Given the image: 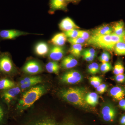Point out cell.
I'll return each instance as SVG.
<instances>
[{
    "mask_svg": "<svg viewBox=\"0 0 125 125\" xmlns=\"http://www.w3.org/2000/svg\"><path fill=\"white\" fill-rule=\"evenodd\" d=\"M119 125H125V113L122 114L118 120Z\"/></svg>",
    "mask_w": 125,
    "mask_h": 125,
    "instance_id": "40",
    "label": "cell"
},
{
    "mask_svg": "<svg viewBox=\"0 0 125 125\" xmlns=\"http://www.w3.org/2000/svg\"><path fill=\"white\" fill-rule=\"evenodd\" d=\"M17 69L8 52H0V77H10L15 75Z\"/></svg>",
    "mask_w": 125,
    "mask_h": 125,
    "instance_id": "4",
    "label": "cell"
},
{
    "mask_svg": "<svg viewBox=\"0 0 125 125\" xmlns=\"http://www.w3.org/2000/svg\"><path fill=\"white\" fill-rule=\"evenodd\" d=\"M21 92L20 86L18 84L16 85L9 89L1 91L0 99L7 105L9 109L12 102Z\"/></svg>",
    "mask_w": 125,
    "mask_h": 125,
    "instance_id": "7",
    "label": "cell"
},
{
    "mask_svg": "<svg viewBox=\"0 0 125 125\" xmlns=\"http://www.w3.org/2000/svg\"><path fill=\"white\" fill-rule=\"evenodd\" d=\"M109 94L115 101H120L125 97V87L120 85L114 86L109 90Z\"/></svg>",
    "mask_w": 125,
    "mask_h": 125,
    "instance_id": "13",
    "label": "cell"
},
{
    "mask_svg": "<svg viewBox=\"0 0 125 125\" xmlns=\"http://www.w3.org/2000/svg\"><path fill=\"white\" fill-rule=\"evenodd\" d=\"M78 63L76 58L71 54L62 58L61 65L64 69H70L76 66Z\"/></svg>",
    "mask_w": 125,
    "mask_h": 125,
    "instance_id": "16",
    "label": "cell"
},
{
    "mask_svg": "<svg viewBox=\"0 0 125 125\" xmlns=\"http://www.w3.org/2000/svg\"><path fill=\"white\" fill-rule=\"evenodd\" d=\"M99 60L102 63L109 62L111 59V55L107 51H105L99 57Z\"/></svg>",
    "mask_w": 125,
    "mask_h": 125,
    "instance_id": "30",
    "label": "cell"
},
{
    "mask_svg": "<svg viewBox=\"0 0 125 125\" xmlns=\"http://www.w3.org/2000/svg\"><path fill=\"white\" fill-rule=\"evenodd\" d=\"M45 69L48 73L58 75L60 72V66L57 62L52 61L47 63L45 65Z\"/></svg>",
    "mask_w": 125,
    "mask_h": 125,
    "instance_id": "24",
    "label": "cell"
},
{
    "mask_svg": "<svg viewBox=\"0 0 125 125\" xmlns=\"http://www.w3.org/2000/svg\"><path fill=\"white\" fill-rule=\"evenodd\" d=\"M123 41L125 42V34L123 36Z\"/></svg>",
    "mask_w": 125,
    "mask_h": 125,
    "instance_id": "43",
    "label": "cell"
},
{
    "mask_svg": "<svg viewBox=\"0 0 125 125\" xmlns=\"http://www.w3.org/2000/svg\"><path fill=\"white\" fill-rule=\"evenodd\" d=\"M65 54V50L63 47L54 46L49 49L48 55L50 60L57 62L63 58Z\"/></svg>",
    "mask_w": 125,
    "mask_h": 125,
    "instance_id": "12",
    "label": "cell"
},
{
    "mask_svg": "<svg viewBox=\"0 0 125 125\" xmlns=\"http://www.w3.org/2000/svg\"><path fill=\"white\" fill-rule=\"evenodd\" d=\"M96 89L98 93L100 94H103L107 90V86L105 84L102 83Z\"/></svg>",
    "mask_w": 125,
    "mask_h": 125,
    "instance_id": "35",
    "label": "cell"
},
{
    "mask_svg": "<svg viewBox=\"0 0 125 125\" xmlns=\"http://www.w3.org/2000/svg\"><path fill=\"white\" fill-rule=\"evenodd\" d=\"M83 79L82 74L75 70H71L66 72L60 78L62 83L69 84L78 83L81 82Z\"/></svg>",
    "mask_w": 125,
    "mask_h": 125,
    "instance_id": "8",
    "label": "cell"
},
{
    "mask_svg": "<svg viewBox=\"0 0 125 125\" xmlns=\"http://www.w3.org/2000/svg\"><path fill=\"white\" fill-rule=\"evenodd\" d=\"M90 32L92 35H104L111 34L113 33L112 25H103L92 30Z\"/></svg>",
    "mask_w": 125,
    "mask_h": 125,
    "instance_id": "17",
    "label": "cell"
},
{
    "mask_svg": "<svg viewBox=\"0 0 125 125\" xmlns=\"http://www.w3.org/2000/svg\"><path fill=\"white\" fill-rule=\"evenodd\" d=\"M68 42L71 45L75 44H83L86 42V40L83 39L80 37H76L73 38H68L67 39Z\"/></svg>",
    "mask_w": 125,
    "mask_h": 125,
    "instance_id": "31",
    "label": "cell"
},
{
    "mask_svg": "<svg viewBox=\"0 0 125 125\" xmlns=\"http://www.w3.org/2000/svg\"><path fill=\"white\" fill-rule=\"evenodd\" d=\"M88 72L89 73L92 74L94 75V72L93 69V66L92 64H90L89 65L87 69Z\"/></svg>",
    "mask_w": 125,
    "mask_h": 125,
    "instance_id": "41",
    "label": "cell"
},
{
    "mask_svg": "<svg viewBox=\"0 0 125 125\" xmlns=\"http://www.w3.org/2000/svg\"><path fill=\"white\" fill-rule=\"evenodd\" d=\"M89 80L90 84L95 88L102 83V79L98 76H94L90 77Z\"/></svg>",
    "mask_w": 125,
    "mask_h": 125,
    "instance_id": "28",
    "label": "cell"
},
{
    "mask_svg": "<svg viewBox=\"0 0 125 125\" xmlns=\"http://www.w3.org/2000/svg\"><path fill=\"white\" fill-rule=\"evenodd\" d=\"M42 78L40 76H31L22 78L20 80L18 85L21 91L25 92L30 88L42 83Z\"/></svg>",
    "mask_w": 125,
    "mask_h": 125,
    "instance_id": "9",
    "label": "cell"
},
{
    "mask_svg": "<svg viewBox=\"0 0 125 125\" xmlns=\"http://www.w3.org/2000/svg\"><path fill=\"white\" fill-rule=\"evenodd\" d=\"M67 2L65 0H50L49 13L53 14L57 10L66 11Z\"/></svg>",
    "mask_w": 125,
    "mask_h": 125,
    "instance_id": "14",
    "label": "cell"
},
{
    "mask_svg": "<svg viewBox=\"0 0 125 125\" xmlns=\"http://www.w3.org/2000/svg\"><path fill=\"white\" fill-rule=\"evenodd\" d=\"M83 45L82 44L71 45L69 52L71 55L75 58H80L83 51Z\"/></svg>",
    "mask_w": 125,
    "mask_h": 125,
    "instance_id": "25",
    "label": "cell"
},
{
    "mask_svg": "<svg viewBox=\"0 0 125 125\" xmlns=\"http://www.w3.org/2000/svg\"><path fill=\"white\" fill-rule=\"evenodd\" d=\"M9 108L0 99V125H6L8 118Z\"/></svg>",
    "mask_w": 125,
    "mask_h": 125,
    "instance_id": "21",
    "label": "cell"
},
{
    "mask_svg": "<svg viewBox=\"0 0 125 125\" xmlns=\"http://www.w3.org/2000/svg\"><path fill=\"white\" fill-rule=\"evenodd\" d=\"M118 106L120 108L125 111V98L118 101Z\"/></svg>",
    "mask_w": 125,
    "mask_h": 125,
    "instance_id": "39",
    "label": "cell"
},
{
    "mask_svg": "<svg viewBox=\"0 0 125 125\" xmlns=\"http://www.w3.org/2000/svg\"><path fill=\"white\" fill-rule=\"evenodd\" d=\"M100 70L103 73H106L113 69V67L110 62L102 63L100 67Z\"/></svg>",
    "mask_w": 125,
    "mask_h": 125,
    "instance_id": "29",
    "label": "cell"
},
{
    "mask_svg": "<svg viewBox=\"0 0 125 125\" xmlns=\"http://www.w3.org/2000/svg\"><path fill=\"white\" fill-rule=\"evenodd\" d=\"M34 50L35 53L37 55L43 57L48 55L49 51L48 45L43 42L38 43L36 45Z\"/></svg>",
    "mask_w": 125,
    "mask_h": 125,
    "instance_id": "19",
    "label": "cell"
},
{
    "mask_svg": "<svg viewBox=\"0 0 125 125\" xmlns=\"http://www.w3.org/2000/svg\"><path fill=\"white\" fill-rule=\"evenodd\" d=\"M85 101L87 105L94 107L98 103V94L94 92H91L86 94Z\"/></svg>",
    "mask_w": 125,
    "mask_h": 125,
    "instance_id": "23",
    "label": "cell"
},
{
    "mask_svg": "<svg viewBox=\"0 0 125 125\" xmlns=\"http://www.w3.org/2000/svg\"><path fill=\"white\" fill-rule=\"evenodd\" d=\"M90 36V32L89 31L78 30V37L81 38L87 41L89 38Z\"/></svg>",
    "mask_w": 125,
    "mask_h": 125,
    "instance_id": "33",
    "label": "cell"
},
{
    "mask_svg": "<svg viewBox=\"0 0 125 125\" xmlns=\"http://www.w3.org/2000/svg\"><path fill=\"white\" fill-rule=\"evenodd\" d=\"M67 41V37L64 33L56 34L49 41V43L54 46H62Z\"/></svg>",
    "mask_w": 125,
    "mask_h": 125,
    "instance_id": "18",
    "label": "cell"
},
{
    "mask_svg": "<svg viewBox=\"0 0 125 125\" xmlns=\"http://www.w3.org/2000/svg\"><path fill=\"white\" fill-rule=\"evenodd\" d=\"M43 70L41 63L34 60L27 62L22 68V71L24 73L30 75H34L40 73L43 71Z\"/></svg>",
    "mask_w": 125,
    "mask_h": 125,
    "instance_id": "10",
    "label": "cell"
},
{
    "mask_svg": "<svg viewBox=\"0 0 125 125\" xmlns=\"http://www.w3.org/2000/svg\"><path fill=\"white\" fill-rule=\"evenodd\" d=\"M114 80L119 83H125V74H122L115 75L114 77Z\"/></svg>",
    "mask_w": 125,
    "mask_h": 125,
    "instance_id": "34",
    "label": "cell"
},
{
    "mask_svg": "<svg viewBox=\"0 0 125 125\" xmlns=\"http://www.w3.org/2000/svg\"><path fill=\"white\" fill-rule=\"evenodd\" d=\"M31 33L15 29L0 30V40H13L18 37Z\"/></svg>",
    "mask_w": 125,
    "mask_h": 125,
    "instance_id": "11",
    "label": "cell"
},
{
    "mask_svg": "<svg viewBox=\"0 0 125 125\" xmlns=\"http://www.w3.org/2000/svg\"><path fill=\"white\" fill-rule=\"evenodd\" d=\"M81 0H77V1H78V2H79V1H80Z\"/></svg>",
    "mask_w": 125,
    "mask_h": 125,
    "instance_id": "44",
    "label": "cell"
},
{
    "mask_svg": "<svg viewBox=\"0 0 125 125\" xmlns=\"http://www.w3.org/2000/svg\"><path fill=\"white\" fill-rule=\"evenodd\" d=\"M47 87L44 85H37L24 92L16 105V109L22 112L31 107L47 92Z\"/></svg>",
    "mask_w": 125,
    "mask_h": 125,
    "instance_id": "1",
    "label": "cell"
},
{
    "mask_svg": "<svg viewBox=\"0 0 125 125\" xmlns=\"http://www.w3.org/2000/svg\"><path fill=\"white\" fill-rule=\"evenodd\" d=\"M114 54L116 56H125V42L121 41L116 43L114 47Z\"/></svg>",
    "mask_w": 125,
    "mask_h": 125,
    "instance_id": "26",
    "label": "cell"
},
{
    "mask_svg": "<svg viewBox=\"0 0 125 125\" xmlns=\"http://www.w3.org/2000/svg\"><path fill=\"white\" fill-rule=\"evenodd\" d=\"M25 125H76L74 122L69 118L58 121L54 117L43 115L29 121Z\"/></svg>",
    "mask_w": 125,
    "mask_h": 125,
    "instance_id": "5",
    "label": "cell"
},
{
    "mask_svg": "<svg viewBox=\"0 0 125 125\" xmlns=\"http://www.w3.org/2000/svg\"><path fill=\"white\" fill-rule=\"evenodd\" d=\"M93 66V69L94 74L97 73L100 71V68L99 65L97 62H94L92 63Z\"/></svg>",
    "mask_w": 125,
    "mask_h": 125,
    "instance_id": "38",
    "label": "cell"
},
{
    "mask_svg": "<svg viewBox=\"0 0 125 125\" xmlns=\"http://www.w3.org/2000/svg\"><path fill=\"white\" fill-rule=\"evenodd\" d=\"M81 55L83 56V59L88 62L93 61L95 58L94 57L89 55L87 54L83 53V52L81 53Z\"/></svg>",
    "mask_w": 125,
    "mask_h": 125,
    "instance_id": "37",
    "label": "cell"
},
{
    "mask_svg": "<svg viewBox=\"0 0 125 125\" xmlns=\"http://www.w3.org/2000/svg\"><path fill=\"white\" fill-rule=\"evenodd\" d=\"M118 113L117 108L110 102L106 103L103 105L101 112V116L103 120L106 123L110 124L116 123Z\"/></svg>",
    "mask_w": 125,
    "mask_h": 125,
    "instance_id": "6",
    "label": "cell"
},
{
    "mask_svg": "<svg viewBox=\"0 0 125 125\" xmlns=\"http://www.w3.org/2000/svg\"><path fill=\"white\" fill-rule=\"evenodd\" d=\"M16 85V83L10 77H0V90L1 91L9 89Z\"/></svg>",
    "mask_w": 125,
    "mask_h": 125,
    "instance_id": "22",
    "label": "cell"
},
{
    "mask_svg": "<svg viewBox=\"0 0 125 125\" xmlns=\"http://www.w3.org/2000/svg\"><path fill=\"white\" fill-rule=\"evenodd\" d=\"M68 3V2H73V3H76L78 2L77 0H65Z\"/></svg>",
    "mask_w": 125,
    "mask_h": 125,
    "instance_id": "42",
    "label": "cell"
},
{
    "mask_svg": "<svg viewBox=\"0 0 125 125\" xmlns=\"http://www.w3.org/2000/svg\"><path fill=\"white\" fill-rule=\"evenodd\" d=\"M64 32L69 38H75L78 37V30L77 29L71 30Z\"/></svg>",
    "mask_w": 125,
    "mask_h": 125,
    "instance_id": "32",
    "label": "cell"
},
{
    "mask_svg": "<svg viewBox=\"0 0 125 125\" xmlns=\"http://www.w3.org/2000/svg\"><path fill=\"white\" fill-rule=\"evenodd\" d=\"M125 68L122 61L119 60L116 62L113 68V73L115 75L123 74Z\"/></svg>",
    "mask_w": 125,
    "mask_h": 125,
    "instance_id": "27",
    "label": "cell"
},
{
    "mask_svg": "<svg viewBox=\"0 0 125 125\" xmlns=\"http://www.w3.org/2000/svg\"><path fill=\"white\" fill-rule=\"evenodd\" d=\"M113 33L121 37H123L125 34V24L122 20L115 22L112 25Z\"/></svg>",
    "mask_w": 125,
    "mask_h": 125,
    "instance_id": "20",
    "label": "cell"
},
{
    "mask_svg": "<svg viewBox=\"0 0 125 125\" xmlns=\"http://www.w3.org/2000/svg\"><path fill=\"white\" fill-rule=\"evenodd\" d=\"M123 41V37L113 33L104 35H92L86 41L87 44L99 49L113 52L116 43Z\"/></svg>",
    "mask_w": 125,
    "mask_h": 125,
    "instance_id": "2",
    "label": "cell"
},
{
    "mask_svg": "<svg viewBox=\"0 0 125 125\" xmlns=\"http://www.w3.org/2000/svg\"><path fill=\"white\" fill-rule=\"evenodd\" d=\"M60 29L64 32L72 29H78L80 28L69 17L63 19L59 24Z\"/></svg>",
    "mask_w": 125,
    "mask_h": 125,
    "instance_id": "15",
    "label": "cell"
},
{
    "mask_svg": "<svg viewBox=\"0 0 125 125\" xmlns=\"http://www.w3.org/2000/svg\"><path fill=\"white\" fill-rule=\"evenodd\" d=\"M82 52L85 53L89 55L95 57H96L97 55L96 51L93 48H89V49H84L82 51Z\"/></svg>",
    "mask_w": 125,
    "mask_h": 125,
    "instance_id": "36",
    "label": "cell"
},
{
    "mask_svg": "<svg viewBox=\"0 0 125 125\" xmlns=\"http://www.w3.org/2000/svg\"><path fill=\"white\" fill-rule=\"evenodd\" d=\"M59 95L65 101L80 107L86 108L88 105L85 101V89L83 87H70L61 90Z\"/></svg>",
    "mask_w": 125,
    "mask_h": 125,
    "instance_id": "3",
    "label": "cell"
}]
</instances>
